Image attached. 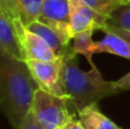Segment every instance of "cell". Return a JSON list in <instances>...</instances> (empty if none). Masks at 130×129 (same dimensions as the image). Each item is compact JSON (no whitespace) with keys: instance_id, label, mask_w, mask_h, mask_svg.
I'll return each instance as SVG.
<instances>
[{"instance_id":"cell-13","label":"cell","mask_w":130,"mask_h":129,"mask_svg":"<svg viewBox=\"0 0 130 129\" xmlns=\"http://www.w3.org/2000/svg\"><path fill=\"white\" fill-rule=\"evenodd\" d=\"M92 33H94V30H86V31L75 33L72 40L73 52L76 55L80 54L85 56L91 65V68L96 66L92 61V56L95 55V45H96V41L92 40Z\"/></svg>"},{"instance_id":"cell-16","label":"cell","mask_w":130,"mask_h":129,"mask_svg":"<svg viewBox=\"0 0 130 129\" xmlns=\"http://www.w3.org/2000/svg\"><path fill=\"white\" fill-rule=\"evenodd\" d=\"M17 129H42V127L39 123V121L37 120V118L34 117L33 112L31 111Z\"/></svg>"},{"instance_id":"cell-18","label":"cell","mask_w":130,"mask_h":129,"mask_svg":"<svg viewBox=\"0 0 130 129\" xmlns=\"http://www.w3.org/2000/svg\"><path fill=\"white\" fill-rule=\"evenodd\" d=\"M102 31H111V32H113V33L118 34V36L122 37L123 39H126L127 41H129L130 42V31L120 29V27H117V26H113V25L108 24V23L103 27V29H102Z\"/></svg>"},{"instance_id":"cell-21","label":"cell","mask_w":130,"mask_h":129,"mask_svg":"<svg viewBox=\"0 0 130 129\" xmlns=\"http://www.w3.org/2000/svg\"><path fill=\"white\" fill-rule=\"evenodd\" d=\"M50 129H61V128H50Z\"/></svg>"},{"instance_id":"cell-19","label":"cell","mask_w":130,"mask_h":129,"mask_svg":"<svg viewBox=\"0 0 130 129\" xmlns=\"http://www.w3.org/2000/svg\"><path fill=\"white\" fill-rule=\"evenodd\" d=\"M114 85L117 86V88L119 89L120 91H124L130 89V72H128L127 74H124L123 77H121L120 79L115 80Z\"/></svg>"},{"instance_id":"cell-6","label":"cell","mask_w":130,"mask_h":129,"mask_svg":"<svg viewBox=\"0 0 130 129\" xmlns=\"http://www.w3.org/2000/svg\"><path fill=\"white\" fill-rule=\"evenodd\" d=\"M18 41H20L24 61H53L58 58L55 52L40 36L30 31L20 18H11Z\"/></svg>"},{"instance_id":"cell-12","label":"cell","mask_w":130,"mask_h":129,"mask_svg":"<svg viewBox=\"0 0 130 129\" xmlns=\"http://www.w3.org/2000/svg\"><path fill=\"white\" fill-rule=\"evenodd\" d=\"M43 8V0H18L16 5V15L27 26L40 20Z\"/></svg>"},{"instance_id":"cell-2","label":"cell","mask_w":130,"mask_h":129,"mask_svg":"<svg viewBox=\"0 0 130 129\" xmlns=\"http://www.w3.org/2000/svg\"><path fill=\"white\" fill-rule=\"evenodd\" d=\"M62 86L76 112L120 93L114 82L104 79L97 66H92L89 71L81 70L74 52L63 57Z\"/></svg>"},{"instance_id":"cell-22","label":"cell","mask_w":130,"mask_h":129,"mask_svg":"<svg viewBox=\"0 0 130 129\" xmlns=\"http://www.w3.org/2000/svg\"><path fill=\"white\" fill-rule=\"evenodd\" d=\"M127 1H128V2H129V1H130V0H127Z\"/></svg>"},{"instance_id":"cell-7","label":"cell","mask_w":130,"mask_h":129,"mask_svg":"<svg viewBox=\"0 0 130 129\" xmlns=\"http://www.w3.org/2000/svg\"><path fill=\"white\" fill-rule=\"evenodd\" d=\"M70 22L73 33L86 30H101L107 24V18L104 17L83 0H69Z\"/></svg>"},{"instance_id":"cell-20","label":"cell","mask_w":130,"mask_h":129,"mask_svg":"<svg viewBox=\"0 0 130 129\" xmlns=\"http://www.w3.org/2000/svg\"><path fill=\"white\" fill-rule=\"evenodd\" d=\"M61 129H85V128L82 127V125H81L80 121L78 120V118L75 119V117H74V118L71 119L67 123H65Z\"/></svg>"},{"instance_id":"cell-9","label":"cell","mask_w":130,"mask_h":129,"mask_svg":"<svg viewBox=\"0 0 130 129\" xmlns=\"http://www.w3.org/2000/svg\"><path fill=\"white\" fill-rule=\"evenodd\" d=\"M26 27L33 33L40 36L52 47V49L54 50L55 54L58 57H65L67 54L73 52L72 46H67L54 30L50 29L48 25H46L41 21H36V22L31 23L30 25H27Z\"/></svg>"},{"instance_id":"cell-10","label":"cell","mask_w":130,"mask_h":129,"mask_svg":"<svg viewBox=\"0 0 130 129\" xmlns=\"http://www.w3.org/2000/svg\"><path fill=\"white\" fill-rule=\"evenodd\" d=\"M105 33L104 38L96 41L95 54L99 53H110L117 56L130 59V42L122 37L113 33L111 31H103Z\"/></svg>"},{"instance_id":"cell-17","label":"cell","mask_w":130,"mask_h":129,"mask_svg":"<svg viewBox=\"0 0 130 129\" xmlns=\"http://www.w3.org/2000/svg\"><path fill=\"white\" fill-rule=\"evenodd\" d=\"M18 0H0V8L4 9L11 18H17L16 15V5Z\"/></svg>"},{"instance_id":"cell-1","label":"cell","mask_w":130,"mask_h":129,"mask_svg":"<svg viewBox=\"0 0 130 129\" xmlns=\"http://www.w3.org/2000/svg\"><path fill=\"white\" fill-rule=\"evenodd\" d=\"M38 88L26 62L0 53V104L14 129L31 112Z\"/></svg>"},{"instance_id":"cell-11","label":"cell","mask_w":130,"mask_h":129,"mask_svg":"<svg viewBox=\"0 0 130 129\" xmlns=\"http://www.w3.org/2000/svg\"><path fill=\"white\" fill-rule=\"evenodd\" d=\"M76 116L85 129H121L99 111L97 103L78 111Z\"/></svg>"},{"instance_id":"cell-3","label":"cell","mask_w":130,"mask_h":129,"mask_svg":"<svg viewBox=\"0 0 130 129\" xmlns=\"http://www.w3.org/2000/svg\"><path fill=\"white\" fill-rule=\"evenodd\" d=\"M70 105L72 103L67 96H56L38 88L31 111L42 129L62 128L74 118V114L70 111Z\"/></svg>"},{"instance_id":"cell-8","label":"cell","mask_w":130,"mask_h":129,"mask_svg":"<svg viewBox=\"0 0 130 129\" xmlns=\"http://www.w3.org/2000/svg\"><path fill=\"white\" fill-rule=\"evenodd\" d=\"M0 53L8 54L9 56L20 61H24L22 48L11 17L1 8H0Z\"/></svg>"},{"instance_id":"cell-23","label":"cell","mask_w":130,"mask_h":129,"mask_svg":"<svg viewBox=\"0 0 130 129\" xmlns=\"http://www.w3.org/2000/svg\"><path fill=\"white\" fill-rule=\"evenodd\" d=\"M129 2H130V1H129Z\"/></svg>"},{"instance_id":"cell-14","label":"cell","mask_w":130,"mask_h":129,"mask_svg":"<svg viewBox=\"0 0 130 129\" xmlns=\"http://www.w3.org/2000/svg\"><path fill=\"white\" fill-rule=\"evenodd\" d=\"M107 23L113 26L130 31V2L118 7L107 18Z\"/></svg>"},{"instance_id":"cell-5","label":"cell","mask_w":130,"mask_h":129,"mask_svg":"<svg viewBox=\"0 0 130 129\" xmlns=\"http://www.w3.org/2000/svg\"><path fill=\"white\" fill-rule=\"evenodd\" d=\"M53 29L67 46H72L73 30L70 22L69 0H43V8L40 20Z\"/></svg>"},{"instance_id":"cell-4","label":"cell","mask_w":130,"mask_h":129,"mask_svg":"<svg viewBox=\"0 0 130 129\" xmlns=\"http://www.w3.org/2000/svg\"><path fill=\"white\" fill-rule=\"evenodd\" d=\"M32 77L38 84L39 88L56 96H65L62 86V68L63 57L53 61H26Z\"/></svg>"},{"instance_id":"cell-15","label":"cell","mask_w":130,"mask_h":129,"mask_svg":"<svg viewBox=\"0 0 130 129\" xmlns=\"http://www.w3.org/2000/svg\"><path fill=\"white\" fill-rule=\"evenodd\" d=\"M83 1L106 18L110 17L113 10H115L118 7L123 4H128L127 0H83Z\"/></svg>"}]
</instances>
